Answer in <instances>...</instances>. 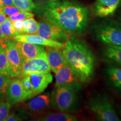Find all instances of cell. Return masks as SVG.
Wrapping results in <instances>:
<instances>
[{
    "label": "cell",
    "instance_id": "cell-1",
    "mask_svg": "<svg viewBox=\"0 0 121 121\" xmlns=\"http://www.w3.org/2000/svg\"><path fill=\"white\" fill-rule=\"evenodd\" d=\"M33 11L38 17L54 22L67 34L73 35L84 34L89 24L87 7L69 1L58 0L47 4H37Z\"/></svg>",
    "mask_w": 121,
    "mask_h": 121
},
{
    "label": "cell",
    "instance_id": "cell-2",
    "mask_svg": "<svg viewBox=\"0 0 121 121\" xmlns=\"http://www.w3.org/2000/svg\"><path fill=\"white\" fill-rule=\"evenodd\" d=\"M62 51L81 82L90 81L94 75L95 63L94 55L90 48L81 40L71 37L65 42Z\"/></svg>",
    "mask_w": 121,
    "mask_h": 121
},
{
    "label": "cell",
    "instance_id": "cell-3",
    "mask_svg": "<svg viewBox=\"0 0 121 121\" xmlns=\"http://www.w3.org/2000/svg\"><path fill=\"white\" fill-rule=\"evenodd\" d=\"M81 84L55 87L51 93V107L63 112H74L78 107V93Z\"/></svg>",
    "mask_w": 121,
    "mask_h": 121
},
{
    "label": "cell",
    "instance_id": "cell-4",
    "mask_svg": "<svg viewBox=\"0 0 121 121\" xmlns=\"http://www.w3.org/2000/svg\"><path fill=\"white\" fill-rule=\"evenodd\" d=\"M19 78L22 80L23 86L25 101L43 93L53 81V76L51 72L29 74Z\"/></svg>",
    "mask_w": 121,
    "mask_h": 121
},
{
    "label": "cell",
    "instance_id": "cell-5",
    "mask_svg": "<svg viewBox=\"0 0 121 121\" xmlns=\"http://www.w3.org/2000/svg\"><path fill=\"white\" fill-rule=\"evenodd\" d=\"M96 38L106 45L121 47V25L114 21H103L94 27Z\"/></svg>",
    "mask_w": 121,
    "mask_h": 121
},
{
    "label": "cell",
    "instance_id": "cell-6",
    "mask_svg": "<svg viewBox=\"0 0 121 121\" xmlns=\"http://www.w3.org/2000/svg\"><path fill=\"white\" fill-rule=\"evenodd\" d=\"M87 108L94 113L99 121H120L112 103L105 95H96L91 98L87 104Z\"/></svg>",
    "mask_w": 121,
    "mask_h": 121
},
{
    "label": "cell",
    "instance_id": "cell-7",
    "mask_svg": "<svg viewBox=\"0 0 121 121\" xmlns=\"http://www.w3.org/2000/svg\"><path fill=\"white\" fill-rule=\"evenodd\" d=\"M6 54L10 68V76L11 78L19 77L22 67V60L17 48L13 40L6 38L0 41Z\"/></svg>",
    "mask_w": 121,
    "mask_h": 121
},
{
    "label": "cell",
    "instance_id": "cell-8",
    "mask_svg": "<svg viewBox=\"0 0 121 121\" xmlns=\"http://www.w3.org/2000/svg\"><path fill=\"white\" fill-rule=\"evenodd\" d=\"M46 52L34 58L28 59L22 63V71L19 77L33 73H47L51 72Z\"/></svg>",
    "mask_w": 121,
    "mask_h": 121
},
{
    "label": "cell",
    "instance_id": "cell-9",
    "mask_svg": "<svg viewBox=\"0 0 121 121\" xmlns=\"http://www.w3.org/2000/svg\"><path fill=\"white\" fill-rule=\"evenodd\" d=\"M49 40L65 43L69 38L67 33L54 22L43 20L38 22L37 34Z\"/></svg>",
    "mask_w": 121,
    "mask_h": 121
},
{
    "label": "cell",
    "instance_id": "cell-10",
    "mask_svg": "<svg viewBox=\"0 0 121 121\" xmlns=\"http://www.w3.org/2000/svg\"><path fill=\"white\" fill-rule=\"evenodd\" d=\"M51 93H47L38 95L25 104L22 110L26 115L36 114L51 107Z\"/></svg>",
    "mask_w": 121,
    "mask_h": 121
},
{
    "label": "cell",
    "instance_id": "cell-11",
    "mask_svg": "<svg viewBox=\"0 0 121 121\" xmlns=\"http://www.w3.org/2000/svg\"><path fill=\"white\" fill-rule=\"evenodd\" d=\"M55 87L81 84L80 78L68 63L59 69L55 76Z\"/></svg>",
    "mask_w": 121,
    "mask_h": 121
},
{
    "label": "cell",
    "instance_id": "cell-12",
    "mask_svg": "<svg viewBox=\"0 0 121 121\" xmlns=\"http://www.w3.org/2000/svg\"><path fill=\"white\" fill-rule=\"evenodd\" d=\"M14 43L22 62L24 60L37 57L39 54L45 51L44 46L28 42L17 41L11 39Z\"/></svg>",
    "mask_w": 121,
    "mask_h": 121
},
{
    "label": "cell",
    "instance_id": "cell-13",
    "mask_svg": "<svg viewBox=\"0 0 121 121\" xmlns=\"http://www.w3.org/2000/svg\"><path fill=\"white\" fill-rule=\"evenodd\" d=\"M9 84L6 100L11 105L25 101V93L22 80L19 77L14 78Z\"/></svg>",
    "mask_w": 121,
    "mask_h": 121
},
{
    "label": "cell",
    "instance_id": "cell-14",
    "mask_svg": "<svg viewBox=\"0 0 121 121\" xmlns=\"http://www.w3.org/2000/svg\"><path fill=\"white\" fill-rule=\"evenodd\" d=\"M121 2V0H96L93 7L94 15L99 17L113 15Z\"/></svg>",
    "mask_w": 121,
    "mask_h": 121
},
{
    "label": "cell",
    "instance_id": "cell-15",
    "mask_svg": "<svg viewBox=\"0 0 121 121\" xmlns=\"http://www.w3.org/2000/svg\"><path fill=\"white\" fill-rule=\"evenodd\" d=\"M12 39L17 41L28 42V43L42 45L44 47H55L60 49L63 48L65 45V43L49 40L38 34H18L13 37Z\"/></svg>",
    "mask_w": 121,
    "mask_h": 121
},
{
    "label": "cell",
    "instance_id": "cell-16",
    "mask_svg": "<svg viewBox=\"0 0 121 121\" xmlns=\"http://www.w3.org/2000/svg\"><path fill=\"white\" fill-rule=\"evenodd\" d=\"M45 52L50 68L54 73L67 63L60 48L46 47Z\"/></svg>",
    "mask_w": 121,
    "mask_h": 121
},
{
    "label": "cell",
    "instance_id": "cell-17",
    "mask_svg": "<svg viewBox=\"0 0 121 121\" xmlns=\"http://www.w3.org/2000/svg\"><path fill=\"white\" fill-rule=\"evenodd\" d=\"M105 78L114 90L121 93V67L108 64L105 69Z\"/></svg>",
    "mask_w": 121,
    "mask_h": 121
},
{
    "label": "cell",
    "instance_id": "cell-18",
    "mask_svg": "<svg viewBox=\"0 0 121 121\" xmlns=\"http://www.w3.org/2000/svg\"><path fill=\"white\" fill-rule=\"evenodd\" d=\"M102 57L108 64L121 67V47L106 45L102 52Z\"/></svg>",
    "mask_w": 121,
    "mask_h": 121
},
{
    "label": "cell",
    "instance_id": "cell-19",
    "mask_svg": "<svg viewBox=\"0 0 121 121\" xmlns=\"http://www.w3.org/2000/svg\"><path fill=\"white\" fill-rule=\"evenodd\" d=\"M40 121H76L77 118L73 114L63 112L50 113L35 119Z\"/></svg>",
    "mask_w": 121,
    "mask_h": 121
},
{
    "label": "cell",
    "instance_id": "cell-20",
    "mask_svg": "<svg viewBox=\"0 0 121 121\" xmlns=\"http://www.w3.org/2000/svg\"><path fill=\"white\" fill-rule=\"evenodd\" d=\"M0 75L10 76V68L5 51L0 44Z\"/></svg>",
    "mask_w": 121,
    "mask_h": 121
},
{
    "label": "cell",
    "instance_id": "cell-21",
    "mask_svg": "<svg viewBox=\"0 0 121 121\" xmlns=\"http://www.w3.org/2000/svg\"><path fill=\"white\" fill-rule=\"evenodd\" d=\"M24 34H37L38 29V22L33 17H30L24 21Z\"/></svg>",
    "mask_w": 121,
    "mask_h": 121
},
{
    "label": "cell",
    "instance_id": "cell-22",
    "mask_svg": "<svg viewBox=\"0 0 121 121\" xmlns=\"http://www.w3.org/2000/svg\"><path fill=\"white\" fill-rule=\"evenodd\" d=\"M0 28L7 38H13V37L18 35V33L13 28L12 22L8 17H6L4 22L0 25Z\"/></svg>",
    "mask_w": 121,
    "mask_h": 121
},
{
    "label": "cell",
    "instance_id": "cell-23",
    "mask_svg": "<svg viewBox=\"0 0 121 121\" xmlns=\"http://www.w3.org/2000/svg\"><path fill=\"white\" fill-rule=\"evenodd\" d=\"M11 77L9 76L0 75V100L6 99L7 90L11 81Z\"/></svg>",
    "mask_w": 121,
    "mask_h": 121
},
{
    "label": "cell",
    "instance_id": "cell-24",
    "mask_svg": "<svg viewBox=\"0 0 121 121\" xmlns=\"http://www.w3.org/2000/svg\"><path fill=\"white\" fill-rule=\"evenodd\" d=\"M15 6L21 10L26 11H33L35 7V4L33 0H13Z\"/></svg>",
    "mask_w": 121,
    "mask_h": 121
},
{
    "label": "cell",
    "instance_id": "cell-25",
    "mask_svg": "<svg viewBox=\"0 0 121 121\" xmlns=\"http://www.w3.org/2000/svg\"><path fill=\"white\" fill-rule=\"evenodd\" d=\"M34 15L33 13H30L29 11L22 10V11L19 12V13H16V14L9 16L8 18L11 22L17 20L24 21L25 20L29 19L30 17H33Z\"/></svg>",
    "mask_w": 121,
    "mask_h": 121
},
{
    "label": "cell",
    "instance_id": "cell-26",
    "mask_svg": "<svg viewBox=\"0 0 121 121\" xmlns=\"http://www.w3.org/2000/svg\"><path fill=\"white\" fill-rule=\"evenodd\" d=\"M11 104L7 102H0V121L5 120L10 113Z\"/></svg>",
    "mask_w": 121,
    "mask_h": 121
},
{
    "label": "cell",
    "instance_id": "cell-27",
    "mask_svg": "<svg viewBox=\"0 0 121 121\" xmlns=\"http://www.w3.org/2000/svg\"><path fill=\"white\" fill-rule=\"evenodd\" d=\"M22 10L15 6H3V13L6 16H11Z\"/></svg>",
    "mask_w": 121,
    "mask_h": 121
},
{
    "label": "cell",
    "instance_id": "cell-28",
    "mask_svg": "<svg viewBox=\"0 0 121 121\" xmlns=\"http://www.w3.org/2000/svg\"><path fill=\"white\" fill-rule=\"evenodd\" d=\"M13 28L18 33V34H24V21L17 20L12 22Z\"/></svg>",
    "mask_w": 121,
    "mask_h": 121
},
{
    "label": "cell",
    "instance_id": "cell-29",
    "mask_svg": "<svg viewBox=\"0 0 121 121\" xmlns=\"http://www.w3.org/2000/svg\"><path fill=\"white\" fill-rule=\"evenodd\" d=\"M0 2L4 6H14L13 0H0Z\"/></svg>",
    "mask_w": 121,
    "mask_h": 121
},
{
    "label": "cell",
    "instance_id": "cell-30",
    "mask_svg": "<svg viewBox=\"0 0 121 121\" xmlns=\"http://www.w3.org/2000/svg\"><path fill=\"white\" fill-rule=\"evenodd\" d=\"M57 1L58 0H33V1H35L37 4H47V3Z\"/></svg>",
    "mask_w": 121,
    "mask_h": 121
},
{
    "label": "cell",
    "instance_id": "cell-31",
    "mask_svg": "<svg viewBox=\"0 0 121 121\" xmlns=\"http://www.w3.org/2000/svg\"><path fill=\"white\" fill-rule=\"evenodd\" d=\"M6 19V16L4 13H0V25L4 22Z\"/></svg>",
    "mask_w": 121,
    "mask_h": 121
},
{
    "label": "cell",
    "instance_id": "cell-32",
    "mask_svg": "<svg viewBox=\"0 0 121 121\" xmlns=\"http://www.w3.org/2000/svg\"><path fill=\"white\" fill-rule=\"evenodd\" d=\"M6 38H7L6 37V35H4V33L2 32V31H1V28H0V41H2V40H3L4 39Z\"/></svg>",
    "mask_w": 121,
    "mask_h": 121
},
{
    "label": "cell",
    "instance_id": "cell-33",
    "mask_svg": "<svg viewBox=\"0 0 121 121\" xmlns=\"http://www.w3.org/2000/svg\"><path fill=\"white\" fill-rule=\"evenodd\" d=\"M3 4H0V13H3Z\"/></svg>",
    "mask_w": 121,
    "mask_h": 121
},
{
    "label": "cell",
    "instance_id": "cell-34",
    "mask_svg": "<svg viewBox=\"0 0 121 121\" xmlns=\"http://www.w3.org/2000/svg\"><path fill=\"white\" fill-rule=\"evenodd\" d=\"M120 113H121V109H120Z\"/></svg>",
    "mask_w": 121,
    "mask_h": 121
},
{
    "label": "cell",
    "instance_id": "cell-35",
    "mask_svg": "<svg viewBox=\"0 0 121 121\" xmlns=\"http://www.w3.org/2000/svg\"><path fill=\"white\" fill-rule=\"evenodd\" d=\"M1 100H0V102H1Z\"/></svg>",
    "mask_w": 121,
    "mask_h": 121
},
{
    "label": "cell",
    "instance_id": "cell-36",
    "mask_svg": "<svg viewBox=\"0 0 121 121\" xmlns=\"http://www.w3.org/2000/svg\"><path fill=\"white\" fill-rule=\"evenodd\" d=\"M0 4H1V2H0Z\"/></svg>",
    "mask_w": 121,
    "mask_h": 121
}]
</instances>
